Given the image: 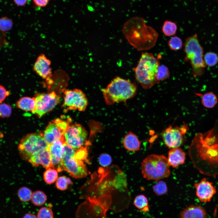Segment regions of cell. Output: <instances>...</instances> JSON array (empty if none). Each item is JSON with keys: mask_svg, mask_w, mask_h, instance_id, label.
Returning <instances> with one entry per match:
<instances>
[{"mask_svg": "<svg viewBox=\"0 0 218 218\" xmlns=\"http://www.w3.org/2000/svg\"><path fill=\"white\" fill-rule=\"evenodd\" d=\"M88 144L76 150L74 157L77 160L83 162L89 163L87 159L88 156L87 147Z\"/></svg>", "mask_w": 218, "mask_h": 218, "instance_id": "obj_31", "label": "cell"}, {"mask_svg": "<svg viewBox=\"0 0 218 218\" xmlns=\"http://www.w3.org/2000/svg\"><path fill=\"white\" fill-rule=\"evenodd\" d=\"M194 185L196 195L202 202H210L216 192L213 183L205 178H203L199 182L195 183Z\"/></svg>", "mask_w": 218, "mask_h": 218, "instance_id": "obj_14", "label": "cell"}, {"mask_svg": "<svg viewBox=\"0 0 218 218\" xmlns=\"http://www.w3.org/2000/svg\"><path fill=\"white\" fill-rule=\"evenodd\" d=\"M124 27L131 31V43L138 50H147L153 48L158 34L152 27L146 25L142 18L133 17L125 23Z\"/></svg>", "mask_w": 218, "mask_h": 218, "instance_id": "obj_2", "label": "cell"}, {"mask_svg": "<svg viewBox=\"0 0 218 218\" xmlns=\"http://www.w3.org/2000/svg\"><path fill=\"white\" fill-rule=\"evenodd\" d=\"M81 203L76 210L75 218H105L110 210L112 200L111 195L101 194L97 197H90Z\"/></svg>", "mask_w": 218, "mask_h": 218, "instance_id": "obj_5", "label": "cell"}, {"mask_svg": "<svg viewBox=\"0 0 218 218\" xmlns=\"http://www.w3.org/2000/svg\"><path fill=\"white\" fill-rule=\"evenodd\" d=\"M28 0H13L16 5L21 6H24L27 3Z\"/></svg>", "mask_w": 218, "mask_h": 218, "instance_id": "obj_41", "label": "cell"}, {"mask_svg": "<svg viewBox=\"0 0 218 218\" xmlns=\"http://www.w3.org/2000/svg\"><path fill=\"white\" fill-rule=\"evenodd\" d=\"M180 218H207V213L203 206L192 205L181 212Z\"/></svg>", "mask_w": 218, "mask_h": 218, "instance_id": "obj_19", "label": "cell"}, {"mask_svg": "<svg viewBox=\"0 0 218 218\" xmlns=\"http://www.w3.org/2000/svg\"><path fill=\"white\" fill-rule=\"evenodd\" d=\"M88 132L81 125L70 124L64 134L65 142L76 150L88 144Z\"/></svg>", "mask_w": 218, "mask_h": 218, "instance_id": "obj_10", "label": "cell"}, {"mask_svg": "<svg viewBox=\"0 0 218 218\" xmlns=\"http://www.w3.org/2000/svg\"><path fill=\"white\" fill-rule=\"evenodd\" d=\"M50 0H33L34 4L39 7H45L48 3Z\"/></svg>", "mask_w": 218, "mask_h": 218, "instance_id": "obj_40", "label": "cell"}, {"mask_svg": "<svg viewBox=\"0 0 218 218\" xmlns=\"http://www.w3.org/2000/svg\"><path fill=\"white\" fill-rule=\"evenodd\" d=\"M32 193L31 191L29 188L23 187L18 190L17 196L21 201L27 202L31 200Z\"/></svg>", "mask_w": 218, "mask_h": 218, "instance_id": "obj_29", "label": "cell"}, {"mask_svg": "<svg viewBox=\"0 0 218 218\" xmlns=\"http://www.w3.org/2000/svg\"><path fill=\"white\" fill-rule=\"evenodd\" d=\"M23 218H38L35 215L31 213H27L25 214Z\"/></svg>", "mask_w": 218, "mask_h": 218, "instance_id": "obj_42", "label": "cell"}, {"mask_svg": "<svg viewBox=\"0 0 218 218\" xmlns=\"http://www.w3.org/2000/svg\"><path fill=\"white\" fill-rule=\"evenodd\" d=\"M38 218H54L53 212L50 208L43 207L40 209L37 213Z\"/></svg>", "mask_w": 218, "mask_h": 218, "instance_id": "obj_37", "label": "cell"}, {"mask_svg": "<svg viewBox=\"0 0 218 218\" xmlns=\"http://www.w3.org/2000/svg\"><path fill=\"white\" fill-rule=\"evenodd\" d=\"M203 59L206 66L213 67L218 63V55L214 52L208 51L204 55Z\"/></svg>", "mask_w": 218, "mask_h": 218, "instance_id": "obj_28", "label": "cell"}, {"mask_svg": "<svg viewBox=\"0 0 218 218\" xmlns=\"http://www.w3.org/2000/svg\"><path fill=\"white\" fill-rule=\"evenodd\" d=\"M65 132L53 121L50 122L43 134L44 138L48 145L64 137Z\"/></svg>", "mask_w": 218, "mask_h": 218, "instance_id": "obj_17", "label": "cell"}, {"mask_svg": "<svg viewBox=\"0 0 218 218\" xmlns=\"http://www.w3.org/2000/svg\"><path fill=\"white\" fill-rule=\"evenodd\" d=\"M76 150L65 142L62 161L63 170L68 171L72 177L77 179L85 177L88 174L84 162L76 159L74 157Z\"/></svg>", "mask_w": 218, "mask_h": 218, "instance_id": "obj_9", "label": "cell"}, {"mask_svg": "<svg viewBox=\"0 0 218 218\" xmlns=\"http://www.w3.org/2000/svg\"><path fill=\"white\" fill-rule=\"evenodd\" d=\"M17 107L22 110L31 111L34 110L35 107V99L34 97H24L21 98L16 102Z\"/></svg>", "mask_w": 218, "mask_h": 218, "instance_id": "obj_22", "label": "cell"}, {"mask_svg": "<svg viewBox=\"0 0 218 218\" xmlns=\"http://www.w3.org/2000/svg\"><path fill=\"white\" fill-rule=\"evenodd\" d=\"M47 200L46 195L41 191H36L32 193L31 200L33 204L35 206H40L43 205Z\"/></svg>", "mask_w": 218, "mask_h": 218, "instance_id": "obj_25", "label": "cell"}, {"mask_svg": "<svg viewBox=\"0 0 218 218\" xmlns=\"http://www.w3.org/2000/svg\"><path fill=\"white\" fill-rule=\"evenodd\" d=\"M170 73L168 68L165 65H160L158 67L157 78L160 82L164 81L169 77Z\"/></svg>", "mask_w": 218, "mask_h": 218, "instance_id": "obj_33", "label": "cell"}, {"mask_svg": "<svg viewBox=\"0 0 218 218\" xmlns=\"http://www.w3.org/2000/svg\"><path fill=\"white\" fill-rule=\"evenodd\" d=\"M123 144L126 149L131 151L139 150L140 146V142L137 136L131 132L124 136Z\"/></svg>", "mask_w": 218, "mask_h": 218, "instance_id": "obj_21", "label": "cell"}, {"mask_svg": "<svg viewBox=\"0 0 218 218\" xmlns=\"http://www.w3.org/2000/svg\"><path fill=\"white\" fill-rule=\"evenodd\" d=\"M168 44L171 50L177 51L182 48L183 43L180 37L177 36H174L169 40Z\"/></svg>", "mask_w": 218, "mask_h": 218, "instance_id": "obj_34", "label": "cell"}, {"mask_svg": "<svg viewBox=\"0 0 218 218\" xmlns=\"http://www.w3.org/2000/svg\"><path fill=\"white\" fill-rule=\"evenodd\" d=\"M88 104L86 95L81 90L75 89L66 90L64 92L63 107L65 110L84 111Z\"/></svg>", "mask_w": 218, "mask_h": 218, "instance_id": "obj_12", "label": "cell"}, {"mask_svg": "<svg viewBox=\"0 0 218 218\" xmlns=\"http://www.w3.org/2000/svg\"><path fill=\"white\" fill-rule=\"evenodd\" d=\"M141 166L143 177L147 180L158 181L170 174L167 158L163 155L148 156L141 162Z\"/></svg>", "mask_w": 218, "mask_h": 218, "instance_id": "obj_7", "label": "cell"}, {"mask_svg": "<svg viewBox=\"0 0 218 218\" xmlns=\"http://www.w3.org/2000/svg\"><path fill=\"white\" fill-rule=\"evenodd\" d=\"M184 51V61H189L191 66V74L194 78L202 75L206 66L203 59V50L197 34L188 37L185 40Z\"/></svg>", "mask_w": 218, "mask_h": 218, "instance_id": "obj_6", "label": "cell"}, {"mask_svg": "<svg viewBox=\"0 0 218 218\" xmlns=\"http://www.w3.org/2000/svg\"></svg>", "mask_w": 218, "mask_h": 218, "instance_id": "obj_43", "label": "cell"}, {"mask_svg": "<svg viewBox=\"0 0 218 218\" xmlns=\"http://www.w3.org/2000/svg\"><path fill=\"white\" fill-rule=\"evenodd\" d=\"M134 204L140 212H146L149 210L147 199L143 195L140 194L136 197L134 200Z\"/></svg>", "mask_w": 218, "mask_h": 218, "instance_id": "obj_24", "label": "cell"}, {"mask_svg": "<svg viewBox=\"0 0 218 218\" xmlns=\"http://www.w3.org/2000/svg\"><path fill=\"white\" fill-rule=\"evenodd\" d=\"M137 86L130 81L120 77L114 78L106 88L102 89L104 100L109 105L125 101L136 94Z\"/></svg>", "mask_w": 218, "mask_h": 218, "instance_id": "obj_4", "label": "cell"}, {"mask_svg": "<svg viewBox=\"0 0 218 218\" xmlns=\"http://www.w3.org/2000/svg\"><path fill=\"white\" fill-rule=\"evenodd\" d=\"M217 101V96L213 92H208L201 95V103L203 106L207 108H213Z\"/></svg>", "mask_w": 218, "mask_h": 218, "instance_id": "obj_23", "label": "cell"}, {"mask_svg": "<svg viewBox=\"0 0 218 218\" xmlns=\"http://www.w3.org/2000/svg\"><path fill=\"white\" fill-rule=\"evenodd\" d=\"M10 94V91L7 90L5 87L0 85V103L3 101Z\"/></svg>", "mask_w": 218, "mask_h": 218, "instance_id": "obj_39", "label": "cell"}, {"mask_svg": "<svg viewBox=\"0 0 218 218\" xmlns=\"http://www.w3.org/2000/svg\"><path fill=\"white\" fill-rule=\"evenodd\" d=\"M58 172L56 170L52 167L46 169L43 174L45 181L48 184L54 182L58 178Z\"/></svg>", "mask_w": 218, "mask_h": 218, "instance_id": "obj_27", "label": "cell"}, {"mask_svg": "<svg viewBox=\"0 0 218 218\" xmlns=\"http://www.w3.org/2000/svg\"><path fill=\"white\" fill-rule=\"evenodd\" d=\"M99 161L100 164L102 166L106 167L111 164L112 159L111 156L108 154L103 153L99 156Z\"/></svg>", "mask_w": 218, "mask_h": 218, "instance_id": "obj_38", "label": "cell"}, {"mask_svg": "<svg viewBox=\"0 0 218 218\" xmlns=\"http://www.w3.org/2000/svg\"><path fill=\"white\" fill-rule=\"evenodd\" d=\"M12 107L8 104H0V117L2 118L9 117L12 113Z\"/></svg>", "mask_w": 218, "mask_h": 218, "instance_id": "obj_36", "label": "cell"}, {"mask_svg": "<svg viewBox=\"0 0 218 218\" xmlns=\"http://www.w3.org/2000/svg\"><path fill=\"white\" fill-rule=\"evenodd\" d=\"M34 97L35 107L32 113L39 117L52 110L60 100V97L54 91L48 93H38Z\"/></svg>", "mask_w": 218, "mask_h": 218, "instance_id": "obj_11", "label": "cell"}, {"mask_svg": "<svg viewBox=\"0 0 218 218\" xmlns=\"http://www.w3.org/2000/svg\"><path fill=\"white\" fill-rule=\"evenodd\" d=\"M185 157V153L181 148L179 147L172 148L168 152V163L170 166L176 168L184 163Z\"/></svg>", "mask_w": 218, "mask_h": 218, "instance_id": "obj_20", "label": "cell"}, {"mask_svg": "<svg viewBox=\"0 0 218 218\" xmlns=\"http://www.w3.org/2000/svg\"><path fill=\"white\" fill-rule=\"evenodd\" d=\"M162 30L165 36H171L175 34L177 30V26L174 22L167 20L164 22Z\"/></svg>", "mask_w": 218, "mask_h": 218, "instance_id": "obj_26", "label": "cell"}, {"mask_svg": "<svg viewBox=\"0 0 218 218\" xmlns=\"http://www.w3.org/2000/svg\"><path fill=\"white\" fill-rule=\"evenodd\" d=\"M188 129V126L185 124L181 127L168 126L161 133L164 143L172 149L179 147L183 142L184 136Z\"/></svg>", "mask_w": 218, "mask_h": 218, "instance_id": "obj_13", "label": "cell"}, {"mask_svg": "<svg viewBox=\"0 0 218 218\" xmlns=\"http://www.w3.org/2000/svg\"><path fill=\"white\" fill-rule=\"evenodd\" d=\"M13 23L11 19L4 16L0 18V31L5 32L10 30L12 28Z\"/></svg>", "mask_w": 218, "mask_h": 218, "instance_id": "obj_32", "label": "cell"}, {"mask_svg": "<svg viewBox=\"0 0 218 218\" xmlns=\"http://www.w3.org/2000/svg\"><path fill=\"white\" fill-rule=\"evenodd\" d=\"M51 62L44 54L37 58L33 66L34 72L45 81L50 79L52 75Z\"/></svg>", "mask_w": 218, "mask_h": 218, "instance_id": "obj_16", "label": "cell"}, {"mask_svg": "<svg viewBox=\"0 0 218 218\" xmlns=\"http://www.w3.org/2000/svg\"><path fill=\"white\" fill-rule=\"evenodd\" d=\"M153 190L157 196H161L166 193L167 187L166 183L162 180L158 181L154 185Z\"/></svg>", "mask_w": 218, "mask_h": 218, "instance_id": "obj_35", "label": "cell"}, {"mask_svg": "<svg viewBox=\"0 0 218 218\" xmlns=\"http://www.w3.org/2000/svg\"><path fill=\"white\" fill-rule=\"evenodd\" d=\"M147 52L142 53L136 67L133 68L136 80L144 89L150 88L160 81L157 78L158 67L160 65L159 57Z\"/></svg>", "mask_w": 218, "mask_h": 218, "instance_id": "obj_3", "label": "cell"}, {"mask_svg": "<svg viewBox=\"0 0 218 218\" xmlns=\"http://www.w3.org/2000/svg\"><path fill=\"white\" fill-rule=\"evenodd\" d=\"M64 138L56 140L49 145V148L51 156V167L58 172L63 170L62 161L64 150Z\"/></svg>", "mask_w": 218, "mask_h": 218, "instance_id": "obj_15", "label": "cell"}, {"mask_svg": "<svg viewBox=\"0 0 218 218\" xmlns=\"http://www.w3.org/2000/svg\"><path fill=\"white\" fill-rule=\"evenodd\" d=\"M43 134L39 133H30L23 136L18 147L19 155L22 160H28L31 156L42 150L49 147Z\"/></svg>", "mask_w": 218, "mask_h": 218, "instance_id": "obj_8", "label": "cell"}, {"mask_svg": "<svg viewBox=\"0 0 218 218\" xmlns=\"http://www.w3.org/2000/svg\"><path fill=\"white\" fill-rule=\"evenodd\" d=\"M28 161L34 167L41 165L46 169L51 167V156L49 147L33 154Z\"/></svg>", "mask_w": 218, "mask_h": 218, "instance_id": "obj_18", "label": "cell"}, {"mask_svg": "<svg viewBox=\"0 0 218 218\" xmlns=\"http://www.w3.org/2000/svg\"><path fill=\"white\" fill-rule=\"evenodd\" d=\"M73 183L70 178L65 176L58 177L56 181V186L58 190H64L67 189L69 185H72Z\"/></svg>", "mask_w": 218, "mask_h": 218, "instance_id": "obj_30", "label": "cell"}, {"mask_svg": "<svg viewBox=\"0 0 218 218\" xmlns=\"http://www.w3.org/2000/svg\"><path fill=\"white\" fill-rule=\"evenodd\" d=\"M194 167L202 174L218 175V132L213 128L194 137L189 148Z\"/></svg>", "mask_w": 218, "mask_h": 218, "instance_id": "obj_1", "label": "cell"}]
</instances>
